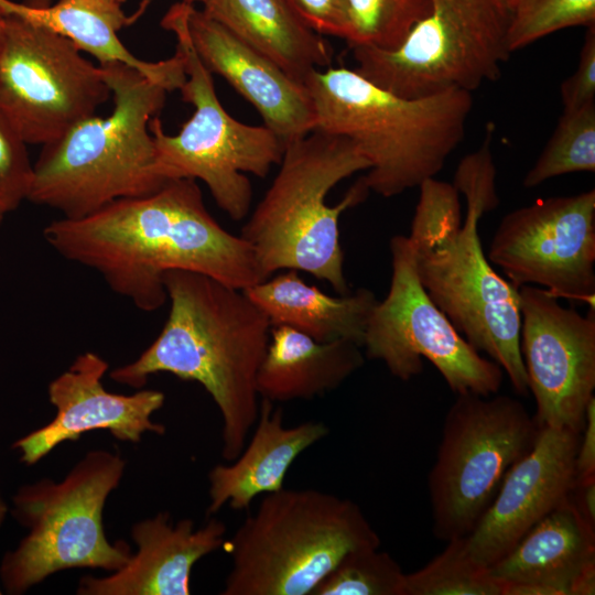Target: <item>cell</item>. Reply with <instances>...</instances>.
Masks as SVG:
<instances>
[{"label":"cell","instance_id":"6da1fadb","mask_svg":"<svg viewBox=\"0 0 595 595\" xmlns=\"http://www.w3.org/2000/svg\"><path fill=\"white\" fill-rule=\"evenodd\" d=\"M43 237L144 312L167 301L163 274L170 270L203 273L239 290L263 281L250 244L215 220L192 178L169 180L151 194L115 201L85 217H62Z\"/></svg>","mask_w":595,"mask_h":595},{"label":"cell","instance_id":"7a4b0ae2","mask_svg":"<svg viewBox=\"0 0 595 595\" xmlns=\"http://www.w3.org/2000/svg\"><path fill=\"white\" fill-rule=\"evenodd\" d=\"M496 176L493 152L482 145L459 161L453 184L422 182L408 237L430 299L472 347L500 366L513 390L527 396L519 288L494 270L478 235L483 215L499 204Z\"/></svg>","mask_w":595,"mask_h":595},{"label":"cell","instance_id":"3957f363","mask_svg":"<svg viewBox=\"0 0 595 595\" xmlns=\"http://www.w3.org/2000/svg\"><path fill=\"white\" fill-rule=\"evenodd\" d=\"M163 282L170 312L162 331L137 359L115 368L110 377L137 389L158 372L202 385L219 410L221 455L231 462L258 418L257 376L272 326L244 290L209 275L170 270Z\"/></svg>","mask_w":595,"mask_h":595},{"label":"cell","instance_id":"277c9868","mask_svg":"<svg viewBox=\"0 0 595 595\" xmlns=\"http://www.w3.org/2000/svg\"><path fill=\"white\" fill-rule=\"evenodd\" d=\"M303 84L314 130L353 140L369 162L365 185L382 197L435 177L462 142L473 107L466 90L405 98L346 67L314 69Z\"/></svg>","mask_w":595,"mask_h":595},{"label":"cell","instance_id":"5b68a950","mask_svg":"<svg viewBox=\"0 0 595 595\" xmlns=\"http://www.w3.org/2000/svg\"><path fill=\"white\" fill-rule=\"evenodd\" d=\"M113 96L107 117H88L42 145L28 199L85 217L122 198L151 194L169 180L159 170L150 120L167 91L121 63L99 65Z\"/></svg>","mask_w":595,"mask_h":595},{"label":"cell","instance_id":"8992f818","mask_svg":"<svg viewBox=\"0 0 595 595\" xmlns=\"http://www.w3.org/2000/svg\"><path fill=\"white\" fill-rule=\"evenodd\" d=\"M280 169L241 228L263 280L275 271L296 270L349 293L338 220L370 192L360 177L336 205L326 204L340 181L369 169L356 143L313 130L284 144Z\"/></svg>","mask_w":595,"mask_h":595},{"label":"cell","instance_id":"52a82bcc","mask_svg":"<svg viewBox=\"0 0 595 595\" xmlns=\"http://www.w3.org/2000/svg\"><path fill=\"white\" fill-rule=\"evenodd\" d=\"M360 507L313 488L262 496L226 547L231 566L223 595H312L348 552L380 548Z\"/></svg>","mask_w":595,"mask_h":595},{"label":"cell","instance_id":"ba28073f","mask_svg":"<svg viewBox=\"0 0 595 595\" xmlns=\"http://www.w3.org/2000/svg\"><path fill=\"white\" fill-rule=\"evenodd\" d=\"M192 4L172 6L161 25L174 33L176 51L184 60L186 79L178 89L182 99L194 107L180 132H164L158 116L149 123L156 162L167 178L201 180L217 206L231 219H244L250 209L252 188L247 173L266 177L279 164L282 140L269 128L236 120L220 104L213 74L205 67L188 32Z\"/></svg>","mask_w":595,"mask_h":595},{"label":"cell","instance_id":"9c48e42d","mask_svg":"<svg viewBox=\"0 0 595 595\" xmlns=\"http://www.w3.org/2000/svg\"><path fill=\"white\" fill-rule=\"evenodd\" d=\"M125 459L107 450H91L55 483L43 478L20 487L12 515L29 529L0 565L8 594H23L47 576L67 569L115 572L131 556L125 541L110 543L102 512L123 476Z\"/></svg>","mask_w":595,"mask_h":595},{"label":"cell","instance_id":"30bf717a","mask_svg":"<svg viewBox=\"0 0 595 595\" xmlns=\"http://www.w3.org/2000/svg\"><path fill=\"white\" fill-rule=\"evenodd\" d=\"M428 15L393 50L351 47L355 72L405 98L472 93L501 75L511 52L508 0H430Z\"/></svg>","mask_w":595,"mask_h":595},{"label":"cell","instance_id":"8fae6325","mask_svg":"<svg viewBox=\"0 0 595 595\" xmlns=\"http://www.w3.org/2000/svg\"><path fill=\"white\" fill-rule=\"evenodd\" d=\"M539 426L521 401L507 394H456L428 478L433 533L467 537L509 468L533 445Z\"/></svg>","mask_w":595,"mask_h":595},{"label":"cell","instance_id":"7c38bea8","mask_svg":"<svg viewBox=\"0 0 595 595\" xmlns=\"http://www.w3.org/2000/svg\"><path fill=\"white\" fill-rule=\"evenodd\" d=\"M0 48V110L26 143L47 144L110 96L100 66L67 37L8 9Z\"/></svg>","mask_w":595,"mask_h":595},{"label":"cell","instance_id":"4fadbf2b","mask_svg":"<svg viewBox=\"0 0 595 595\" xmlns=\"http://www.w3.org/2000/svg\"><path fill=\"white\" fill-rule=\"evenodd\" d=\"M389 248L390 286L368 318L363 343L366 357L383 363L402 381L420 375L426 359L455 394L498 393L502 369L472 347L430 299L419 281L409 237L393 236Z\"/></svg>","mask_w":595,"mask_h":595},{"label":"cell","instance_id":"5bb4252c","mask_svg":"<svg viewBox=\"0 0 595 595\" xmlns=\"http://www.w3.org/2000/svg\"><path fill=\"white\" fill-rule=\"evenodd\" d=\"M488 259L516 286L594 306L595 191L539 199L500 220Z\"/></svg>","mask_w":595,"mask_h":595},{"label":"cell","instance_id":"9a60e30c","mask_svg":"<svg viewBox=\"0 0 595 595\" xmlns=\"http://www.w3.org/2000/svg\"><path fill=\"white\" fill-rule=\"evenodd\" d=\"M520 351L538 426L581 432L595 390V311L565 307L545 289L519 288Z\"/></svg>","mask_w":595,"mask_h":595},{"label":"cell","instance_id":"2e32d148","mask_svg":"<svg viewBox=\"0 0 595 595\" xmlns=\"http://www.w3.org/2000/svg\"><path fill=\"white\" fill-rule=\"evenodd\" d=\"M580 433L563 428H539L533 445L509 468L491 502L466 537L467 549L476 562L493 566L531 528L570 498L576 480Z\"/></svg>","mask_w":595,"mask_h":595},{"label":"cell","instance_id":"e0dca14e","mask_svg":"<svg viewBox=\"0 0 595 595\" xmlns=\"http://www.w3.org/2000/svg\"><path fill=\"white\" fill-rule=\"evenodd\" d=\"M107 370L104 358L86 351L50 382L48 400L56 413L50 423L15 441L12 447L21 453L23 463L35 464L63 442L77 441L94 430H107L117 440L132 443L147 432L165 433L164 425L151 420L163 407L164 393L150 389L132 394L109 392L102 385Z\"/></svg>","mask_w":595,"mask_h":595},{"label":"cell","instance_id":"ac0fdd59","mask_svg":"<svg viewBox=\"0 0 595 595\" xmlns=\"http://www.w3.org/2000/svg\"><path fill=\"white\" fill-rule=\"evenodd\" d=\"M188 32L205 67L250 102L284 144L315 129L313 102L303 83L194 6Z\"/></svg>","mask_w":595,"mask_h":595},{"label":"cell","instance_id":"d6986e66","mask_svg":"<svg viewBox=\"0 0 595 595\" xmlns=\"http://www.w3.org/2000/svg\"><path fill=\"white\" fill-rule=\"evenodd\" d=\"M226 524L210 519L196 529L192 519L171 523L170 513L160 511L133 524L136 554L108 576L86 575L79 595H188L194 565L204 556L226 547Z\"/></svg>","mask_w":595,"mask_h":595},{"label":"cell","instance_id":"ffe728a7","mask_svg":"<svg viewBox=\"0 0 595 595\" xmlns=\"http://www.w3.org/2000/svg\"><path fill=\"white\" fill-rule=\"evenodd\" d=\"M282 408L260 399L257 421L239 455L230 464H217L208 473L207 513L224 506L248 509L258 496L283 488L288 470L309 447L328 434L321 421L284 426Z\"/></svg>","mask_w":595,"mask_h":595},{"label":"cell","instance_id":"44dd1931","mask_svg":"<svg viewBox=\"0 0 595 595\" xmlns=\"http://www.w3.org/2000/svg\"><path fill=\"white\" fill-rule=\"evenodd\" d=\"M267 315L272 327L289 326L317 342L350 340L363 347L365 331L378 302L366 288L339 296L303 281L285 270L244 290Z\"/></svg>","mask_w":595,"mask_h":595},{"label":"cell","instance_id":"7402d4cb","mask_svg":"<svg viewBox=\"0 0 595 595\" xmlns=\"http://www.w3.org/2000/svg\"><path fill=\"white\" fill-rule=\"evenodd\" d=\"M591 563H595V528L570 497L489 569L504 585L536 584L569 595L575 577Z\"/></svg>","mask_w":595,"mask_h":595},{"label":"cell","instance_id":"603a6c76","mask_svg":"<svg viewBox=\"0 0 595 595\" xmlns=\"http://www.w3.org/2000/svg\"><path fill=\"white\" fill-rule=\"evenodd\" d=\"M364 361L361 346L354 342H317L289 326H274L257 376L258 393L272 403L310 400L338 388Z\"/></svg>","mask_w":595,"mask_h":595},{"label":"cell","instance_id":"cb8c5ba5","mask_svg":"<svg viewBox=\"0 0 595 595\" xmlns=\"http://www.w3.org/2000/svg\"><path fill=\"white\" fill-rule=\"evenodd\" d=\"M8 9L71 40L80 51L95 56L100 64L121 63L167 93L178 90L186 79L184 60L174 56L147 62L136 57L121 43L118 32L133 22L122 8L100 0H60L54 4L42 2L15 3L4 0Z\"/></svg>","mask_w":595,"mask_h":595},{"label":"cell","instance_id":"d4e9b609","mask_svg":"<svg viewBox=\"0 0 595 595\" xmlns=\"http://www.w3.org/2000/svg\"><path fill=\"white\" fill-rule=\"evenodd\" d=\"M202 11L300 83L314 69L331 66L329 44L286 0H206Z\"/></svg>","mask_w":595,"mask_h":595},{"label":"cell","instance_id":"484cf974","mask_svg":"<svg viewBox=\"0 0 595 595\" xmlns=\"http://www.w3.org/2000/svg\"><path fill=\"white\" fill-rule=\"evenodd\" d=\"M446 543L423 567L404 574L402 595H504V584L472 558L466 537Z\"/></svg>","mask_w":595,"mask_h":595},{"label":"cell","instance_id":"4316f807","mask_svg":"<svg viewBox=\"0 0 595 595\" xmlns=\"http://www.w3.org/2000/svg\"><path fill=\"white\" fill-rule=\"evenodd\" d=\"M595 171V104L563 110L540 155L527 172L523 186L576 172Z\"/></svg>","mask_w":595,"mask_h":595},{"label":"cell","instance_id":"83f0119b","mask_svg":"<svg viewBox=\"0 0 595 595\" xmlns=\"http://www.w3.org/2000/svg\"><path fill=\"white\" fill-rule=\"evenodd\" d=\"M350 35L356 46L393 50L431 9L430 0H346Z\"/></svg>","mask_w":595,"mask_h":595},{"label":"cell","instance_id":"f1b7e54d","mask_svg":"<svg viewBox=\"0 0 595 595\" xmlns=\"http://www.w3.org/2000/svg\"><path fill=\"white\" fill-rule=\"evenodd\" d=\"M404 574L388 552L358 549L345 554L312 595H402Z\"/></svg>","mask_w":595,"mask_h":595},{"label":"cell","instance_id":"f546056e","mask_svg":"<svg viewBox=\"0 0 595 595\" xmlns=\"http://www.w3.org/2000/svg\"><path fill=\"white\" fill-rule=\"evenodd\" d=\"M511 53L563 29L595 25V0H508Z\"/></svg>","mask_w":595,"mask_h":595},{"label":"cell","instance_id":"4dcf8cb0","mask_svg":"<svg viewBox=\"0 0 595 595\" xmlns=\"http://www.w3.org/2000/svg\"><path fill=\"white\" fill-rule=\"evenodd\" d=\"M26 142L0 110V207L14 210L28 199L33 180Z\"/></svg>","mask_w":595,"mask_h":595},{"label":"cell","instance_id":"1f68e13d","mask_svg":"<svg viewBox=\"0 0 595 595\" xmlns=\"http://www.w3.org/2000/svg\"><path fill=\"white\" fill-rule=\"evenodd\" d=\"M299 19L320 35L345 40L350 35L346 0H286Z\"/></svg>","mask_w":595,"mask_h":595},{"label":"cell","instance_id":"d6a6232c","mask_svg":"<svg viewBox=\"0 0 595 595\" xmlns=\"http://www.w3.org/2000/svg\"><path fill=\"white\" fill-rule=\"evenodd\" d=\"M563 110L595 104V25L586 28L575 72L561 85Z\"/></svg>","mask_w":595,"mask_h":595},{"label":"cell","instance_id":"836d02e7","mask_svg":"<svg viewBox=\"0 0 595 595\" xmlns=\"http://www.w3.org/2000/svg\"><path fill=\"white\" fill-rule=\"evenodd\" d=\"M576 480L595 476V397L585 410V419L580 433L575 455Z\"/></svg>","mask_w":595,"mask_h":595},{"label":"cell","instance_id":"e575fe53","mask_svg":"<svg viewBox=\"0 0 595 595\" xmlns=\"http://www.w3.org/2000/svg\"><path fill=\"white\" fill-rule=\"evenodd\" d=\"M570 497L582 517L595 528V476L575 480Z\"/></svg>","mask_w":595,"mask_h":595},{"label":"cell","instance_id":"d590c367","mask_svg":"<svg viewBox=\"0 0 595 595\" xmlns=\"http://www.w3.org/2000/svg\"><path fill=\"white\" fill-rule=\"evenodd\" d=\"M595 594V563L588 564L573 581L569 595Z\"/></svg>","mask_w":595,"mask_h":595},{"label":"cell","instance_id":"8d00e7d4","mask_svg":"<svg viewBox=\"0 0 595 595\" xmlns=\"http://www.w3.org/2000/svg\"><path fill=\"white\" fill-rule=\"evenodd\" d=\"M151 1L152 0H142L141 1L139 10L131 17L133 22L144 12V10L147 9V7L150 4ZM181 2L194 6V3H196V2H201V3L204 4L206 2V0H181Z\"/></svg>","mask_w":595,"mask_h":595},{"label":"cell","instance_id":"74e56055","mask_svg":"<svg viewBox=\"0 0 595 595\" xmlns=\"http://www.w3.org/2000/svg\"><path fill=\"white\" fill-rule=\"evenodd\" d=\"M6 14H7V11L2 4V0H0V48H1V43H2L3 31H4Z\"/></svg>","mask_w":595,"mask_h":595},{"label":"cell","instance_id":"f35d334b","mask_svg":"<svg viewBox=\"0 0 595 595\" xmlns=\"http://www.w3.org/2000/svg\"><path fill=\"white\" fill-rule=\"evenodd\" d=\"M7 511H8V507L6 502L2 500L1 495H0V524L3 521ZM0 594H1V591H0Z\"/></svg>","mask_w":595,"mask_h":595},{"label":"cell","instance_id":"ab89813d","mask_svg":"<svg viewBox=\"0 0 595 595\" xmlns=\"http://www.w3.org/2000/svg\"><path fill=\"white\" fill-rule=\"evenodd\" d=\"M107 4L121 8L126 0H100Z\"/></svg>","mask_w":595,"mask_h":595},{"label":"cell","instance_id":"60d3db41","mask_svg":"<svg viewBox=\"0 0 595 595\" xmlns=\"http://www.w3.org/2000/svg\"><path fill=\"white\" fill-rule=\"evenodd\" d=\"M6 214L7 213L0 207V224L3 220Z\"/></svg>","mask_w":595,"mask_h":595}]
</instances>
